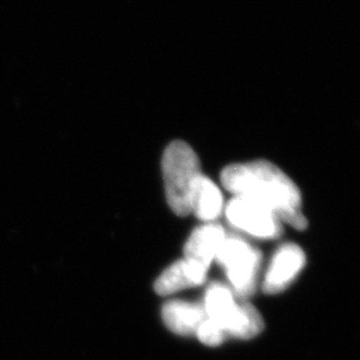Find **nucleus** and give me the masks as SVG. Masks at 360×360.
<instances>
[{
    "label": "nucleus",
    "mask_w": 360,
    "mask_h": 360,
    "mask_svg": "<svg viewBox=\"0 0 360 360\" xmlns=\"http://www.w3.org/2000/svg\"><path fill=\"white\" fill-rule=\"evenodd\" d=\"M221 183L235 196L267 207L278 218L297 230L307 227L302 196L295 183L270 162L257 160L223 169Z\"/></svg>",
    "instance_id": "obj_1"
},
{
    "label": "nucleus",
    "mask_w": 360,
    "mask_h": 360,
    "mask_svg": "<svg viewBox=\"0 0 360 360\" xmlns=\"http://www.w3.org/2000/svg\"><path fill=\"white\" fill-rule=\"evenodd\" d=\"M195 335L198 336V339H199L203 345L212 346V347L221 345L223 340H224L226 336H227L219 324H217L214 321H211V319H208L207 316L206 319L200 323V326L198 327L196 334Z\"/></svg>",
    "instance_id": "obj_12"
},
{
    "label": "nucleus",
    "mask_w": 360,
    "mask_h": 360,
    "mask_svg": "<svg viewBox=\"0 0 360 360\" xmlns=\"http://www.w3.org/2000/svg\"><path fill=\"white\" fill-rule=\"evenodd\" d=\"M163 322L174 334H196L200 323L206 319L203 304L190 303L184 300H171L162 309Z\"/></svg>",
    "instance_id": "obj_8"
},
{
    "label": "nucleus",
    "mask_w": 360,
    "mask_h": 360,
    "mask_svg": "<svg viewBox=\"0 0 360 360\" xmlns=\"http://www.w3.org/2000/svg\"><path fill=\"white\" fill-rule=\"evenodd\" d=\"M215 260L226 271L235 296L247 297L255 292L262 263L259 250L238 236H226Z\"/></svg>",
    "instance_id": "obj_3"
},
{
    "label": "nucleus",
    "mask_w": 360,
    "mask_h": 360,
    "mask_svg": "<svg viewBox=\"0 0 360 360\" xmlns=\"http://www.w3.org/2000/svg\"><path fill=\"white\" fill-rule=\"evenodd\" d=\"M223 208V196L218 186L205 175L200 176L191 199V214L206 221L218 218Z\"/></svg>",
    "instance_id": "obj_10"
},
{
    "label": "nucleus",
    "mask_w": 360,
    "mask_h": 360,
    "mask_svg": "<svg viewBox=\"0 0 360 360\" xmlns=\"http://www.w3.org/2000/svg\"><path fill=\"white\" fill-rule=\"evenodd\" d=\"M264 323L254 306L240 302L239 309L231 324L227 328V336L238 339H251L263 331Z\"/></svg>",
    "instance_id": "obj_11"
},
{
    "label": "nucleus",
    "mask_w": 360,
    "mask_h": 360,
    "mask_svg": "<svg viewBox=\"0 0 360 360\" xmlns=\"http://www.w3.org/2000/svg\"><path fill=\"white\" fill-rule=\"evenodd\" d=\"M207 269L183 259L175 262L155 282V291L159 295H171L181 290L205 283Z\"/></svg>",
    "instance_id": "obj_7"
},
{
    "label": "nucleus",
    "mask_w": 360,
    "mask_h": 360,
    "mask_svg": "<svg viewBox=\"0 0 360 360\" xmlns=\"http://www.w3.org/2000/svg\"><path fill=\"white\" fill-rule=\"evenodd\" d=\"M226 217L232 227L260 239L281 236L282 224L267 207L254 200L235 196L226 208Z\"/></svg>",
    "instance_id": "obj_4"
},
{
    "label": "nucleus",
    "mask_w": 360,
    "mask_h": 360,
    "mask_svg": "<svg viewBox=\"0 0 360 360\" xmlns=\"http://www.w3.org/2000/svg\"><path fill=\"white\" fill-rule=\"evenodd\" d=\"M226 239V232L219 224H205L198 227L184 247V259L205 269H210L217 259L219 248Z\"/></svg>",
    "instance_id": "obj_6"
},
{
    "label": "nucleus",
    "mask_w": 360,
    "mask_h": 360,
    "mask_svg": "<svg viewBox=\"0 0 360 360\" xmlns=\"http://www.w3.org/2000/svg\"><path fill=\"white\" fill-rule=\"evenodd\" d=\"M306 264L303 250L296 245H282L271 260L270 267L263 281V290L267 294H278L294 282Z\"/></svg>",
    "instance_id": "obj_5"
},
{
    "label": "nucleus",
    "mask_w": 360,
    "mask_h": 360,
    "mask_svg": "<svg viewBox=\"0 0 360 360\" xmlns=\"http://www.w3.org/2000/svg\"><path fill=\"white\" fill-rule=\"evenodd\" d=\"M203 307L207 318L219 324L227 335V327L239 307V302L232 290L224 284H211L207 288Z\"/></svg>",
    "instance_id": "obj_9"
},
{
    "label": "nucleus",
    "mask_w": 360,
    "mask_h": 360,
    "mask_svg": "<svg viewBox=\"0 0 360 360\" xmlns=\"http://www.w3.org/2000/svg\"><path fill=\"white\" fill-rule=\"evenodd\" d=\"M162 171L171 210L179 217L190 215L193 190L203 175L198 155L187 143L172 142L163 155Z\"/></svg>",
    "instance_id": "obj_2"
}]
</instances>
